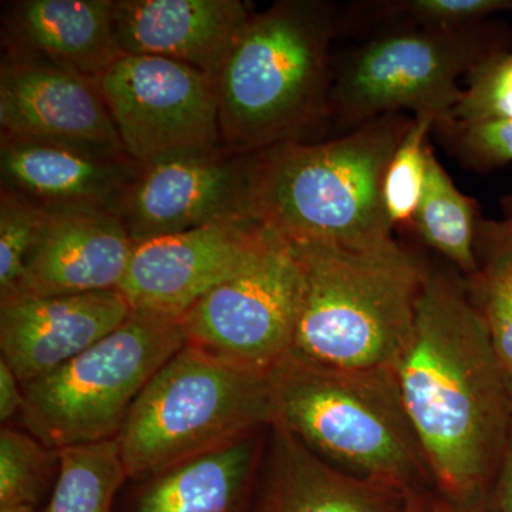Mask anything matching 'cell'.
I'll return each instance as SVG.
<instances>
[{"label": "cell", "instance_id": "6da1fadb", "mask_svg": "<svg viewBox=\"0 0 512 512\" xmlns=\"http://www.w3.org/2000/svg\"><path fill=\"white\" fill-rule=\"evenodd\" d=\"M393 370L434 481L451 497L480 493L500 467L512 407L483 309L457 282L427 271Z\"/></svg>", "mask_w": 512, "mask_h": 512}, {"label": "cell", "instance_id": "7a4b0ae2", "mask_svg": "<svg viewBox=\"0 0 512 512\" xmlns=\"http://www.w3.org/2000/svg\"><path fill=\"white\" fill-rule=\"evenodd\" d=\"M286 241L301 275L289 359L325 369H393L412 336L429 269L394 238Z\"/></svg>", "mask_w": 512, "mask_h": 512}, {"label": "cell", "instance_id": "3957f363", "mask_svg": "<svg viewBox=\"0 0 512 512\" xmlns=\"http://www.w3.org/2000/svg\"><path fill=\"white\" fill-rule=\"evenodd\" d=\"M338 13L325 0H281L252 13L217 77L221 144L252 156L303 141L330 110L329 49Z\"/></svg>", "mask_w": 512, "mask_h": 512}, {"label": "cell", "instance_id": "277c9868", "mask_svg": "<svg viewBox=\"0 0 512 512\" xmlns=\"http://www.w3.org/2000/svg\"><path fill=\"white\" fill-rule=\"evenodd\" d=\"M412 121L387 114L325 143L292 141L252 154V217L291 241L394 238L384 177Z\"/></svg>", "mask_w": 512, "mask_h": 512}, {"label": "cell", "instance_id": "5b68a950", "mask_svg": "<svg viewBox=\"0 0 512 512\" xmlns=\"http://www.w3.org/2000/svg\"><path fill=\"white\" fill-rule=\"evenodd\" d=\"M269 382L271 426L330 466L409 494L434 481L393 369H325L286 357Z\"/></svg>", "mask_w": 512, "mask_h": 512}, {"label": "cell", "instance_id": "8992f818", "mask_svg": "<svg viewBox=\"0 0 512 512\" xmlns=\"http://www.w3.org/2000/svg\"><path fill=\"white\" fill-rule=\"evenodd\" d=\"M271 421L269 375L185 345L138 394L116 440L127 478L146 480Z\"/></svg>", "mask_w": 512, "mask_h": 512}, {"label": "cell", "instance_id": "52a82bcc", "mask_svg": "<svg viewBox=\"0 0 512 512\" xmlns=\"http://www.w3.org/2000/svg\"><path fill=\"white\" fill-rule=\"evenodd\" d=\"M184 346L180 320L131 311L82 355L23 386V426L55 450L116 439L138 394Z\"/></svg>", "mask_w": 512, "mask_h": 512}, {"label": "cell", "instance_id": "ba28073f", "mask_svg": "<svg viewBox=\"0 0 512 512\" xmlns=\"http://www.w3.org/2000/svg\"><path fill=\"white\" fill-rule=\"evenodd\" d=\"M493 30L404 28L370 39L332 80L330 110L343 126H360L400 110L450 117L463 89L458 80L495 53ZM436 123V124H437Z\"/></svg>", "mask_w": 512, "mask_h": 512}, {"label": "cell", "instance_id": "9c48e42d", "mask_svg": "<svg viewBox=\"0 0 512 512\" xmlns=\"http://www.w3.org/2000/svg\"><path fill=\"white\" fill-rule=\"evenodd\" d=\"M299 295L291 245L272 231L251 262L181 316L185 345L269 375L291 350Z\"/></svg>", "mask_w": 512, "mask_h": 512}, {"label": "cell", "instance_id": "30bf717a", "mask_svg": "<svg viewBox=\"0 0 512 512\" xmlns=\"http://www.w3.org/2000/svg\"><path fill=\"white\" fill-rule=\"evenodd\" d=\"M99 83L121 146L137 163L222 146L217 83L208 74L174 60L126 55Z\"/></svg>", "mask_w": 512, "mask_h": 512}, {"label": "cell", "instance_id": "8fae6325", "mask_svg": "<svg viewBox=\"0 0 512 512\" xmlns=\"http://www.w3.org/2000/svg\"><path fill=\"white\" fill-rule=\"evenodd\" d=\"M117 215L136 245L247 217L251 156L220 146L178 151L143 164Z\"/></svg>", "mask_w": 512, "mask_h": 512}, {"label": "cell", "instance_id": "7c38bea8", "mask_svg": "<svg viewBox=\"0 0 512 512\" xmlns=\"http://www.w3.org/2000/svg\"><path fill=\"white\" fill-rule=\"evenodd\" d=\"M272 231L251 215L137 244L117 291L131 311L181 319L215 286L241 271Z\"/></svg>", "mask_w": 512, "mask_h": 512}, {"label": "cell", "instance_id": "4fadbf2b", "mask_svg": "<svg viewBox=\"0 0 512 512\" xmlns=\"http://www.w3.org/2000/svg\"><path fill=\"white\" fill-rule=\"evenodd\" d=\"M0 133L127 156L99 80L10 50L0 66Z\"/></svg>", "mask_w": 512, "mask_h": 512}, {"label": "cell", "instance_id": "5bb4252c", "mask_svg": "<svg viewBox=\"0 0 512 512\" xmlns=\"http://www.w3.org/2000/svg\"><path fill=\"white\" fill-rule=\"evenodd\" d=\"M130 313L117 289L2 302V359L26 386L92 348L123 325Z\"/></svg>", "mask_w": 512, "mask_h": 512}, {"label": "cell", "instance_id": "9a60e30c", "mask_svg": "<svg viewBox=\"0 0 512 512\" xmlns=\"http://www.w3.org/2000/svg\"><path fill=\"white\" fill-rule=\"evenodd\" d=\"M43 210L39 234L12 299L119 288L136 247L120 218L96 208Z\"/></svg>", "mask_w": 512, "mask_h": 512}, {"label": "cell", "instance_id": "2e32d148", "mask_svg": "<svg viewBox=\"0 0 512 512\" xmlns=\"http://www.w3.org/2000/svg\"><path fill=\"white\" fill-rule=\"evenodd\" d=\"M141 167L128 156L0 133L2 187L42 208H96L117 215Z\"/></svg>", "mask_w": 512, "mask_h": 512}, {"label": "cell", "instance_id": "e0dca14e", "mask_svg": "<svg viewBox=\"0 0 512 512\" xmlns=\"http://www.w3.org/2000/svg\"><path fill=\"white\" fill-rule=\"evenodd\" d=\"M241 0H116V33L123 55L174 60L218 73L252 16Z\"/></svg>", "mask_w": 512, "mask_h": 512}, {"label": "cell", "instance_id": "ac0fdd59", "mask_svg": "<svg viewBox=\"0 0 512 512\" xmlns=\"http://www.w3.org/2000/svg\"><path fill=\"white\" fill-rule=\"evenodd\" d=\"M410 495L349 476L269 426L249 512H406Z\"/></svg>", "mask_w": 512, "mask_h": 512}, {"label": "cell", "instance_id": "d6986e66", "mask_svg": "<svg viewBox=\"0 0 512 512\" xmlns=\"http://www.w3.org/2000/svg\"><path fill=\"white\" fill-rule=\"evenodd\" d=\"M116 0H20L3 18L10 52L100 80L123 57Z\"/></svg>", "mask_w": 512, "mask_h": 512}, {"label": "cell", "instance_id": "ffe728a7", "mask_svg": "<svg viewBox=\"0 0 512 512\" xmlns=\"http://www.w3.org/2000/svg\"><path fill=\"white\" fill-rule=\"evenodd\" d=\"M268 427L146 478L136 512H247Z\"/></svg>", "mask_w": 512, "mask_h": 512}, {"label": "cell", "instance_id": "44dd1931", "mask_svg": "<svg viewBox=\"0 0 512 512\" xmlns=\"http://www.w3.org/2000/svg\"><path fill=\"white\" fill-rule=\"evenodd\" d=\"M412 222L429 247L464 274H478L476 202L457 190L430 147L423 192Z\"/></svg>", "mask_w": 512, "mask_h": 512}, {"label": "cell", "instance_id": "7402d4cb", "mask_svg": "<svg viewBox=\"0 0 512 512\" xmlns=\"http://www.w3.org/2000/svg\"><path fill=\"white\" fill-rule=\"evenodd\" d=\"M59 477L46 512H111L127 478L117 440L59 450Z\"/></svg>", "mask_w": 512, "mask_h": 512}, {"label": "cell", "instance_id": "603a6c76", "mask_svg": "<svg viewBox=\"0 0 512 512\" xmlns=\"http://www.w3.org/2000/svg\"><path fill=\"white\" fill-rule=\"evenodd\" d=\"M60 453L28 430L6 424L0 431V508L33 507L55 485Z\"/></svg>", "mask_w": 512, "mask_h": 512}, {"label": "cell", "instance_id": "cb8c5ba5", "mask_svg": "<svg viewBox=\"0 0 512 512\" xmlns=\"http://www.w3.org/2000/svg\"><path fill=\"white\" fill-rule=\"evenodd\" d=\"M434 116H417L394 151L383 184V198L393 227L412 222L419 207L426 175L427 137L436 127Z\"/></svg>", "mask_w": 512, "mask_h": 512}, {"label": "cell", "instance_id": "d4e9b609", "mask_svg": "<svg viewBox=\"0 0 512 512\" xmlns=\"http://www.w3.org/2000/svg\"><path fill=\"white\" fill-rule=\"evenodd\" d=\"M43 212L25 195L0 187V303L18 292Z\"/></svg>", "mask_w": 512, "mask_h": 512}, {"label": "cell", "instance_id": "484cf974", "mask_svg": "<svg viewBox=\"0 0 512 512\" xmlns=\"http://www.w3.org/2000/svg\"><path fill=\"white\" fill-rule=\"evenodd\" d=\"M467 83L451 110V119L460 123L512 121V53L487 57L467 74Z\"/></svg>", "mask_w": 512, "mask_h": 512}, {"label": "cell", "instance_id": "4316f807", "mask_svg": "<svg viewBox=\"0 0 512 512\" xmlns=\"http://www.w3.org/2000/svg\"><path fill=\"white\" fill-rule=\"evenodd\" d=\"M377 5L387 15L407 20L410 28L433 30L473 28L494 13L512 9L510 0H400Z\"/></svg>", "mask_w": 512, "mask_h": 512}, {"label": "cell", "instance_id": "83f0119b", "mask_svg": "<svg viewBox=\"0 0 512 512\" xmlns=\"http://www.w3.org/2000/svg\"><path fill=\"white\" fill-rule=\"evenodd\" d=\"M436 127L454 143L461 160L474 168L488 170L512 161V121L460 123L448 117Z\"/></svg>", "mask_w": 512, "mask_h": 512}, {"label": "cell", "instance_id": "f1b7e54d", "mask_svg": "<svg viewBox=\"0 0 512 512\" xmlns=\"http://www.w3.org/2000/svg\"><path fill=\"white\" fill-rule=\"evenodd\" d=\"M483 313L498 363L512 376V298L491 278L484 284Z\"/></svg>", "mask_w": 512, "mask_h": 512}, {"label": "cell", "instance_id": "f546056e", "mask_svg": "<svg viewBox=\"0 0 512 512\" xmlns=\"http://www.w3.org/2000/svg\"><path fill=\"white\" fill-rule=\"evenodd\" d=\"M25 407V389L12 367L0 359V420L9 424Z\"/></svg>", "mask_w": 512, "mask_h": 512}, {"label": "cell", "instance_id": "4dcf8cb0", "mask_svg": "<svg viewBox=\"0 0 512 512\" xmlns=\"http://www.w3.org/2000/svg\"><path fill=\"white\" fill-rule=\"evenodd\" d=\"M497 497L501 512H512V426L497 470Z\"/></svg>", "mask_w": 512, "mask_h": 512}, {"label": "cell", "instance_id": "1f68e13d", "mask_svg": "<svg viewBox=\"0 0 512 512\" xmlns=\"http://www.w3.org/2000/svg\"><path fill=\"white\" fill-rule=\"evenodd\" d=\"M503 231L508 248L503 254L497 256V261L488 278L493 279L495 284L500 285L512 298V225L504 222Z\"/></svg>", "mask_w": 512, "mask_h": 512}, {"label": "cell", "instance_id": "d6a6232c", "mask_svg": "<svg viewBox=\"0 0 512 512\" xmlns=\"http://www.w3.org/2000/svg\"><path fill=\"white\" fill-rule=\"evenodd\" d=\"M474 495L476 494L467 495V497H451V495H448V500L437 503L430 512H474L470 505V500Z\"/></svg>", "mask_w": 512, "mask_h": 512}, {"label": "cell", "instance_id": "836d02e7", "mask_svg": "<svg viewBox=\"0 0 512 512\" xmlns=\"http://www.w3.org/2000/svg\"><path fill=\"white\" fill-rule=\"evenodd\" d=\"M406 512H429L426 510L423 498L419 494H412L407 503Z\"/></svg>", "mask_w": 512, "mask_h": 512}, {"label": "cell", "instance_id": "e575fe53", "mask_svg": "<svg viewBox=\"0 0 512 512\" xmlns=\"http://www.w3.org/2000/svg\"><path fill=\"white\" fill-rule=\"evenodd\" d=\"M0 512H36V508L25 507V505H22V507H5V508H0Z\"/></svg>", "mask_w": 512, "mask_h": 512}, {"label": "cell", "instance_id": "d590c367", "mask_svg": "<svg viewBox=\"0 0 512 512\" xmlns=\"http://www.w3.org/2000/svg\"><path fill=\"white\" fill-rule=\"evenodd\" d=\"M505 382H507V392L512 407V376H505Z\"/></svg>", "mask_w": 512, "mask_h": 512}, {"label": "cell", "instance_id": "8d00e7d4", "mask_svg": "<svg viewBox=\"0 0 512 512\" xmlns=\"http://www.w3.org/2000/svg\"><path fill=\"white\" fill-rule=\"evenodd\" d=\"M507 222L512 225V200L510 201V218H508Z\"/></svg>", "mask_w": 512, "mask_h": 512}]
</instances>
